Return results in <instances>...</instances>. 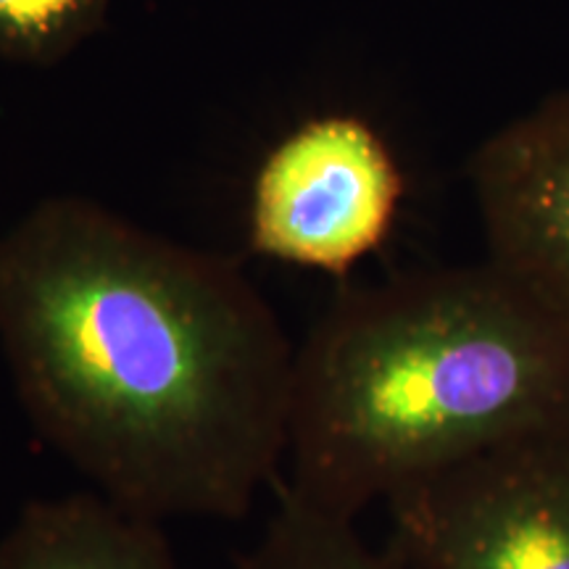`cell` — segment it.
Returning <instances> with one entry per match:
<instances>
[{
  "label": "cell",
  "instance_id": "1",
  "mask_svg": "<svg viewBox=\"0 0 569 569\" xmlns=\"http://www.w3.org/2000/svg\"><path fill=\"white\" fill-rule=\"evenodd\" d=\"M0 340L34 432L151 519H240L288 457L296 351L224 261L98 211L0 243Z\"/></svg>",
  "mask_w": 569,
  "mask_h": 569
},
{
  "label": "cell",
  "instance_id": "2",
  "mask_svg": "<svg viewBox=\"0 0 569 569\" xmlns=\"http://www.w3.org/2000/svg\"><path fill=\"white\" fill-rule=\"evenodd\" d=\"M569 438V315L493 259L348 293L293 361L288 486L356 519L459 461Z\"/></svg>",
  "mask_w": 569,
  "mask_h": 569
},
{
  "label": "cell",
  "instance_id": "3",
  "mask_svg": "<svg viewBox=\"0 0 569 569\" xmlns=\"http://www.w3.org/2000/svg\"><path fill=\"white\" fill-rule=\"evenodd\" d=\"M411 569H569V438H530L440 469L386 501Z\"/></svg>",
  "mask_w": 569,
  "mask_h": 569
},
{
  "label": "cell",
  "instance_id": "4",
  "mask_svg": "<svg viewBox=\"0 0 569 569\" xmlns=\"http://www.w3.org/2000/svg\"><path fill=\"white\" fill-rule=\"evenodd\" d=\"M401 174L382 140L356 119L303 127L259 177L251 213L256 251L343 274L386 240Z\"/></svg>",
  "mask_w": 569,
  "mask_h": 569
},
{
  "label": "cell",
  "instance_id": "5",
  "mask_svg": "<svg viewBox=\"0 0 569 569\" xmlns=\"http://www.w3.org/2000/svg\"><path fill=\"white\" fill-rule=\"evenodd\" d=\"M475 190L488 259L569 315V92L480 148Z\"/></svg>",
  "mask_w": 569,
  "mask_h": 569
},
{
  "label": "cell",
  "instance_id": "6",
  "mask_svg": "<svg viewBox=\"0 0 569 569\" xmlns=\"http://www.w3.org/2000/svg\"><path fill=\"white\" fill-rule=\"evenodd\" d=\"M0 569H177L163 522L96 490L30 501L0 538Z\"/></svg>",
  "mask_w": 569,
  "mask_h": 569
},
{
  "label": "cell",
  "instance_id": "7",
  "mask_svg": "<svg viewBox=\"0 0 569 569\" xmlns=\"http://www.w3.org/2000/svg\"><path fill=\"white\" fill-rule=\"evenodd\" d=\"M232 569H411L393 551H377L356 519L315 509L280 488L264 532Z\"/></svg>",
  "mask_w": 569,
  "mask_h": 569
},
{
  "label": "cell",
  "instance_id": "8",
  "mask_svg": "<svg viewBox=\"0 0 569 569\" xmlns=\"http://www.w3.org/2000/svg\"><path fill=\"white\" fill-rule=\"evenodd\" d=\"M92 0H0V40L40 48L61 40L88 13Z\"/></svg>",
  "mask_w": 569,
  "mask_h": 569
}]
</instances>
